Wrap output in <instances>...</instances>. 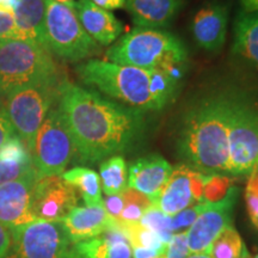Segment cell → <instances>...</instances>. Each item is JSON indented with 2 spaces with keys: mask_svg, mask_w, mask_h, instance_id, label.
<instances>
[{
  "mask_svg": "<svg viewBox=\"0 0 258 258\" xmlns=\"http://www.w3.org/2000/svg\"><path fill=\"white\" fill-rule=\"evenodd\" d=\"M82 164H97L127 151L144 129V111L112 102L96 91L62 80L57 99Z\"/></svg>",
  "mask_w": 258,
  "mask_h": 258,
  "instance_id": "6da1fadb",
  "label": "cell"
},
{
  "mask_svg": "<svg viewBox=\"0 0 258 258\" xmlns=\"http://www.w3.org/2000/svg\"><path fill=\"white\" fill-rule=\"evenodd\" d=\"M234 92L211 93L186 110L177 138V152L194 171L230 176L228 131Z\"/></svg>",
  "mask_w": 258,
  "mask_h": 258,
  "instance_id": "7a4b0ae2",
  "label": "cell"
},
{
  "mask_svg": "<svg viewBox=\"0 0 258 258\" xmlns=\"http://www.w3.org/2000/svg\"><path fill=\"white\" fill-rule=\"evenodd\" d=\"M76 72L85 85L141 111L160 110L178 91L176 70L140 69L91 59L79 63Z\"/></svg>",
  "mask_w": 258,
  "mask_h": 258,
  "instance_id": "3957f363",
  "label": "cell"
},
{
  "mask_svg": "<svg viewBox=\"0 0 258 258\" xmlns=\"http://www.w3.org/2000/svg\"><path fill=\"white\" fill-rule=\"evenodd\" d=\"M106 61L140 69L176 70L185 62L188 51L183 42L161 29L134 28L105 53Z\"/></svg>",
  "mask_w": 258,
  "mask_h": 258,
  "instance_id": "277c9868",
  "label": "cell"
},
{
  "mask_svg": "<svg viewBox=\"0 0 258 258\" xmlns=\"http://www.w3.org/2000/svg\"><path fill=\"white\" fill-rule=\"evenodd\" d=\"M61 82L59 69L46 48L30 41L0 40V95Z\"/></svg>",
  "mask_w": 258,
  "mask_h": 258,
  "instance_id": "5b68a950",
  "label": "cell"
},
{
  "mask_svg": "<svg viewBox=\"0 0 258 258\" xmlns=\"http://www.w3.org/2000/svg\"><path fill=\"white\" fill-rule=\"evenodd\" d=\"M258 167V101L234 92L228 131V175L249 177Z\"/></svg>",
  "mask_w": 258,
  "mask_h": 258,
  "instance_id": "8992f818",
  "label": "cell"
},
{
  "mask_svg": "<svg viewBox=\"0 0 258 258\" xmlns=\"http://www.w3.org/2000/svg\"><path fill=\"white\" fill-rule=\"evenodd\" d=\"M44 30L47 50L63 61L79 62L99 51L80 24L74 5L46 0Z\"/></svg>",
  "mask_w": 258,
  "mask_h": 258,
  "instance_id": "52a82bcc",
  "label": "cell"
},
{
  "mask_svg": "<svg viewBox=\"0 0 258 258\" xmlns=\"http://www.w3.org/2000/svg\"><path fill=\"white\" fill-rule=\"evenodd\" d=\"M60 84L17 89L3 98L4 114L30 153L38 129L59 99Z\"/></svg>",
  "mask_w": 258,
  "mask_h": 258,
  "instance_id": "ba28073f",
  "label": "cell"
},
{
  "mask_svg": "<svg viewBox=\"0 0 258 258\" xmlns=\"http://www.w3.org/2000/svg\"><path fill=\"white\" fill-rule=\"evenodd\" d=\"M31 159L42 177L61 176L74 157V145L57 103L44 118L35 139Z\"/></svg>",
  "mask_w": 258,
  "mask_h": 258,
  "instance_id": "9c48e42d",
  "label": "cell"
},
{
  "mask_svg": "<svg viewBox=\"0 0 258 258\" xmlns=\"http://www.w3.org/2000/svg\"><path fill=\"white\" fill-rule=\"evenodd\" d=\"M5 258H69L71 241L61 221H32L11 230Z\"/></svg>",
  "mask_w": 258,
  "mask_h": 258,
  "instance_id": "30bf717a",
  "label": "cell"
},
{
  "mask_svg": "<svg viewBox=\"0 0 258 258\" xmlns=\"http://www.w3.org/2000/svg\"><path fill=\"white\" fill-rule=\"evenodd\" d=\"M239 188L232 185L221 201L207 202L191 227L186 231L190 254L206 253L213 241L228 226H232V215L237 205Z\"/></svg>",
  "mask_w": 258,
  "mask_h": 258,
  "instance_id": "8fae6325",
  "label": "cell"
},
{
  "mask_svg": "<svg viewBox=\"0 0 258 258\" xmlns=\"http://www.w3.org/2000/svg\"><path fill=\"white\" fill-rule=\"evenodd\" d=\"M78 191L61 176L42 177L35 185L31 212L35 220L62 221L78 206Z\"/></svg>",
  "mask_w": 258,
  "mask_h": 258,
  "instance_id": "7c38bea8",
  "label": "cell"
},
{
  "mask_svg": "<svg viewBox=\"0 0 258 258\" xmlns=\"http://www.w3.org/2000/svg\"><path fill=\"white\" fill-rule=\"evenodd\" d=\"M41 177L35 167L0 185V222L10 230L36 221L31 212L35 185Z\"/></svg>",
  "mask_w": 258,
  "mask_h": 258,
  "instance_id": "4fadbf2b",
  "label": "cell"
},
{
  "mask_svg": "<svg viewBox=\"0 0 258 258\" xmlns=\"http://www.w3.org/2000/svg\"><path fill=\"white\" fill-rule=\"evenodd\" d=\"M173 167L159 154H148L131 164L128 171V188L146 195L151 202L156 201Z\"/></svg>",
  "mask_w": 258,
  "mask_h": 258,
  "instance_id": "5bb4252c",
  "label": "cell"
},
{
  "mask_svg": "<svg viewBox=\"0 0 258 258\" xmlns=\"http://www.w3.org/2000/svg\"><path fill=\"white\" fill-rule=\"evenodd\" d=\"M228 23V8L220 3L203 6L194 16L191 32L203 49L217 51L224 46Z\"/></svg>",
  "mask_w": 258,
  "mask_h": 258,
  "instance_id": "9a60e30c",
  "label": "cell"
},
{
  "mask_svg": "<svg viewBox=\"0 0 258 258\" xmlns=\"http://www.w3.org/2000/svg\"><path fill=\"white\" fill-rule=\"evenodd\" d=\"M74 10L84 30L96 43L109 46L123 32V24L110 11L95 5L91 0L74 2Z\"/></svg>",
  "mask_w": 258,
  "mask_h": 258,
  "instance_id": "2e32d148",
  "label": "cell"
},
{
  "mask_svg": "<svg viewBox=\"0 0 258 258\" xmlns=\"http://www.w3.org/2000/svg\"><path fill=\"white\" fill-rule=\"evenodd\" d=\"M61 222L71 244L101 235L114 225V220L105 212L104 206H77Z\"/></svg>",
  "mask_w": 258,
  "mask_h": 258,
  "instance_id": "e0dca14e",
  "label": "cell"
},
{
  "mask_svg": "<svg viewBox=\"0 0 258 258\" xmlns=\"http://www.w3.org/2000/svg\"><path fill=\"white\" fill-rule=\"evenodd\" d=\"M69 258H133L132 245L120 228L114 225L101 235L71 244Z\"/></svg>",
  "mask_w": 258,
  "mask_h": 258,
  "instance_id": "ac0fdd59",
  "label": "cell"
},
{
  "mask_svg": "<svg viewBox=\"0 0 258 258\" xmlns=\"http://www.w3.org/2000/svg\"><path fill=\"white\" fill-rule=\"evenodd\" d=\"M192 173L194 170L184 163L173 167L169 180L153 202V206L167 217H173L183 209L198 203L191 191Z\"/></svg>",
  "mask_w": 258,
  "mask_h": 258,
  "instance_id": "d6986e66",
  "label": "cell"
},
{
  "mask_svg": "<svg viewBox=\"0 0 258 258\" xmlns=\"http://www.w3.org/2000/svg\"><path fill=\"white\" fill-rule=\"evenodd\" d=\"M184 6V0H125L124 8L138 28H166Z\"/></svg>",
  "mask_w": 258,
  "mask_h": 258,
  "instance_id": "ffe728a7",
  "label": "cell"
},
{
  "mask_svg": "<svg viewBox=\"0 0 258 258\" xmlns=\"http://www.w3.org/2000/svg\"><path fill=\"white\" fill-rule=\"evenodd\" d=\"M16 24L28 41L46 48V0H16L14 6Z\"/></svg>",
  "mask_w": 258,
  "mask_h": 258,
  "instance_id": "44dd1931",
  "label": "cell"
},
{
  "mask_svg": "<svg viewBox=\"0 0 258 258\" xmlns=\"http://www.w3.org/2000/svg\"><path fill=\"white\" fill-rule=\"evenodd\" d=\"M232 51L258 70V12H240L234 22Z\"/></svg>",
  "mask_w": 258,
  "mask_h": 258,
  "instance_id": "7402d4cb",
  "label": "cell"
},
{
  "mask_svg": "<svg viewBox=\"0 0 258 258\" xmlns=\"http://www.w3.org/2000/svg\"><path fill=\"white\" fill-rule=\"evenodd\" d=\"M61 177L73 185L77 191H79L85 206H103L101 178L96 171L85 166H76L69 171H64Z\"/></svg>",
  "mask_w": 258,
  "mask_h": 258,
  "instance_id": "603a6c76",
  "label": "cell"
},
{
  "mask_svg": "<svg viewBox=\"0 0 258 258\" xmlns=\"http://www.w3.org/2000/svg\"><path fill=\"white\" fill-rule=\"evenodd\" d=\"M101 186L106 196L122 194L128 188L127 165L122 156L106 158L99 166Z\"/></svg>",
  "mask_w": 258,
  "mask_h": 258,
  "instance_id": "cb8c5ba5",
  "label": "cell"
},
{
  "mask_svg": "<svg viewBox=\"0 0 258 258\" xmlns=\"http://www.w3.org/2000/svg\"><path fill=\"white\" fill-rule=\"evenodd\" d=\"M206 254L211 258H251L240 234L233 225L226 227L215 238Z\"/></svg>",
  "mask_w": 258,
  "mask_h": 258,
  "instance_id": "d4e9b609",
  "label": "cell"
},
{
  "mask_svg": "<svg viewBox=\"0 0 258 258\" xmlns=\"http://www.w3.org/2000/svg\"><path fill=\"white\" fill-rule=\"evenodd\" d=\"M122 194L124 199V207L117 221L124 224H139L144 213L152 206V202L146 195L132 188H127Z\"/></svg>",
  "mask_w": 258,
  "mask_h": 258,
  "instance_id": "484cf974",
  "label": "cell"
},
{
  "mask_svg": "<svg viewBox=\"0 0 258 258\" xmlns=\"http://www.w3.org/2000/svg\"><path fill=\"white\" fill-rule=\"evenodd\" d=\"M140 224L157 233L165 244L169 243L171 237L173 235L171 231V217H167L153 205L144 213Z\"/></svg>",
  "mask_w": 258,
  "mask_h": 258,
  "instance_id": "4316f807",
  "label": "cell"
},
{
  "mask_svg": "<svg viewBox=\"0 0 258 258\" xmlns=\"http://www.w3.org/2000/svg\"><path fill=\"white\" fill-rule=\"evenodd\" d=\"M233 185V178L224 175L203 176V200L207 202H218L227 195Z\"/></svg>",
  "mask_w": 258,
  "mask_h": 258,
  "instance_id": "83f0119b",
  "label": "cell"
},
{
  "mask_svg": "<svg viewBox=\"0 0 258 258\" xmlns=\"http://www.w3.org/2000/svg\"><path fill=\"white\" fill-rule=\"evenodd\" d=\"M206 203L207 201L198 202L171 217V231H172V233L176 234L188 231L199 215L201 214V212L205 209Z\"/></svg>",
  "mask_w": 258,
  "mask_h": 258,
  "instance_id": "f1b7e54d",
  "label": "cell"
},
{
  "mask_svg": "<svg viewBox=\"0 0 258 258\" xmlns=\"http://www.w3.org/2000/svg\"><path fill=\"white\" fill-rule=\"evenodd\" d=\"M0 160L18 161V163H30L31 154L18 135H15L0 148Z\"/></svg>",
  "mask_w": 258,
  "mask_h": 258,
  "instance_id": "f546056e",
  "label": "cell"
},
{
  "mask_svg": "<svg viewBox=\"0 0 258 258\" xmlns=\"http://www.w3.org/2000/svg\"><path fill=\"white\" fill-rule=\"evenodd\" d=\"M245 203L249 218L258 230V167L252 171L245 188Z\"/></svg>",
  "mask_w": 258,
  "mask_h": 258,
  "instance_id": "4dcf8cb0",
  "label": "cell"
},
{
  "mask_svg": "<svg viewBox=\"0 0 258 258\" xmlns=\"http://www.w3.org/2000/svg\"><path fill=\"white\" fill-rule=\"evenodd\" d=\"M32 167H34L32 161L30 163H18V161L0 160V185L18 178Z\"/></svg>",
  "mask_w": 258,
  "mask_h": 258,
  "instance_id": "1f68e13d",
  "label": "cell"
},
{
  "mask_svg": "<svg viewBox=\"0 0 258 258\" xmlns=\"http://www.w3.org/2000/svg\"><path fill=\"white\" fill-rule=\"evenodd\" d=\"M0 40L28 41L16 24L14 15L0 10Z\"/></svg>",
  "mask_w": 258,
  "mask_h": 258,
  "instance_id": "d6a6232c",
  "label": "cell"
},
{
  "mask_svg": "<svg viewBox=\"0 0 258 258\" xmlns=\"http://www.w3.org/2000/svg\"><path fill=\"white\" fill-rule=\"evenodd\" d=\"M189 254L186 232H182V233H176L171 237L161 256L163 258H186Z\"/></svg>",
  "mask_w": 258,
  "mask_h": 258,
  "instance_id": "836d02e7",
  "label": "cell"
},
{
  "mask_svg": "<svg viewBox=\"0 0 258 258\" xmlns=\"http://www.w3.org/2000/svg\"><path fill=\"white\" fill-rule=\"evenodd\" d=\"M103 206H104L105 212L112 220L117 221L121 217V213L124 207L123 194H117V195L105 196L103 200Z\"/></svg>",
  "mask_w": 258,
  "mask_h": 258,
  "instance_id": "e575fe53",
  "label": "cell"
},
{
  "mask_svg": "<svg viewBox=\"0 0 258 258\" xmlns=\"http://www.w3.org/2000/svg\"><path fill=\"white\" fill-rule=\"evenodd\" d=\"M16 132L12 124L10 123L9 118L6 117L4 112H0V148L8 143L12 137H15Z\"/></svg>",
  "mask_w": 258,
  "mask_h": 258,
  "instance_id": "d590c367",
  "label": "cell"
},
{
  "mask_svg": "<svg viewBox=\"0 0 258 258\" xmlns=\"http://www.w3.org/2000/svg\"><path fill=\"white\" fill-rule=\"evenodd\" d=\"M11 230L0 222V258H5L11 246Z\"/></svg>",
  "mask_w": 258,
  "mask_h": 258,
  "instance_id": "8d00e7d4",
  "label": "cell"
},
{
  "mask_svg": "<svg viewBox=\"0 0 258 258\" xmlns=\"http://www.w3.org/2000/svg\"><path fill=\"white\" fill-rule=\"evenodd\" d=\"M93 4L99 8L110 11V10H117L124 8L125 0H91Z\"/></svg>",
  "mask_w": 258,
  "mask_h": 258,
  "instance_id": "74e56055",
  "label": "cell"
},
{
  "mask_svg": "<svg viewBox=\"0 0 258 258\" xmlns=\"http://www.w3.org/2000/svg\"><path fill=\"white\" fill-rule=\"evenodd\" d=\"M132 256L133 258H156L161 254L157 250L147 249L143 246H135L132 247Z\"/></svg>",
  "mask_w": 258,
  "mask_h": 258,
  "instance_id": "f35d334b",
  "label": "cell"
},
{
  "mask_svg": "<svg viewBox=\"0 0 258 258\" xmlns=\"http://www.w3.org/2000/svg\"><path fill=\"white\" fill-rule=\"evenodd\" d=\"M240 5L243 8V12H258V0H240Z\"/></svg>",
  "mask_w": 258,
  "mask_h": 258,
  "instance_id": "ab89813d",
  "label": "cell"
},
{
  "mask_svg": "<svg viewBox=\"0 0 258 258\" xmlns=\"http://www.w3.org/2000/svg\"><path fill=\"white\" fill-rule=\"evenodd\" d=\"M16 0H0V10L3 11L10 12V14L14 15V6H15Z\"/></svg>",
  "mask_w": 258,
  "mask_h": 258,
  "instance_id": "60d3db41",
  "label": "cell"
},
{
  "mask_svg": "<svg viewBox=\"0 0 258 258\" xmlns=\"http://www.w3.org/2000/svg\"><path fill=\"white\" fill-rule=\"evenodd\" d=\"M186 258H211V257L206 253H192V254H189Z\"/></svg>",
  "mask_w": 258,
  "mask_h": 258,
  "instance_id": "b9f144b4",
  "label": "cell"
},
{
  "mask_svg": "<svg viewBox=\"0 0 258 258\" xmlns=\"http://www.w3.org/2000/svg\"><path fill=\"white\" fill-rule=\"evenodd\" d=\"M54 2L59 3V4H63V5H74V0H54Z\"/></svg>",
  "mask_w": 258,
  "mask_h": 258,
  "instance_id": "7bdbcfd3",
  "label": "cell"
},
{
  "mask_svg": "<svg viewBox=\"0 0 258 258\" xmlns=\"http://www.w3.org/2000/svg\"><path fill=\"white\" fill-rule=\"evenodd\" d=\"M3 98H4V96L0 95V112H4V109H3Z\"/></svg>",
  "mask_w": 258,
  "mask_h": 258,
  "instance_id": "ee69618b",
  "label": "cell"
},
{
  "mask_svg": "<svg viewBox=\"0 0 258 258\" xmlns=\"http://www.w3.org/2000/svg\"><path fill=\"white\" fill-rule=\"evenodd\" d=\"M156 258H163V256H158V257H156Z\"/></svg>",
  "mask_w": 258,
  "mask_h": 258,
  "instance_id": "f6af8a7d",
  "label": "cell"
},
{
  "mask_svg": "<svg viewBox=\"0 0 258 258\" xmlns=\"http://www.w3.org/2000/svg\"><path fill=\"white\" fill-rule=\"evenodd\" d=\"M253 258H258V254H256V256H254Z\"/></svg>",
  "mask_w": 258,
  "mask_h": 258,
  "instance_id": "bcb514c9",
  "label": "cell"
}]
</instances>
